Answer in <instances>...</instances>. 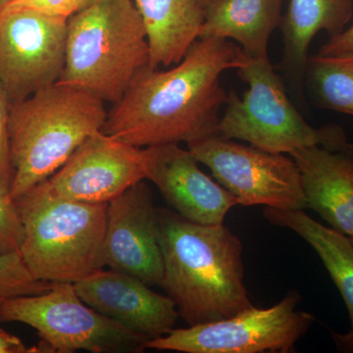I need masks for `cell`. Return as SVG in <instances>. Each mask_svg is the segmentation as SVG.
Segmentation results:
<instances>
[{"instance_id":"cell-22","label":"cell","mask_w":353,"mask_h":353,"mask_svg":"<svg viewBox=\"0 0 353 353\" xmlns=\"http://www.w3.org/2000/svg\"><path fill=\"white\" fill-rule=\"evenodd\" d=\"M24 230L10 194L0 185V252H19Z\"/></svg>"},{"instance_id":"cell-17","label":"cell","mask_w":353,"mask_h":353,"mask_svg":"<svg viewBox=\"0 0 353 353\" xmlns=\"http://www.w3.org/2000/svg\"><path fill=\"white\" fill-rule=\"evenodd\" d=\"M264 216L276 226L288 228L299 234L315 250L340 290L350 318L347 334H334L336 347L353 353V245L345 234L324 226L303 210L266 208Z\"/></svg>"},{"instance_id":"cell-23","label":"cell","mask_w":353,"mask_h":353,"mask_svg":"<svg viewBox=\"0 0 353 353\" xmlns=\"http://www.w3.org/2000/svg\"><path fill=\"white\" fill-rule=\"evenodd\" d=\"M9 109L10 103L0 83V185L10 194L14 171L9 143Z\"/></svg>"},{"instance_id":"cell-14","label":"cell","mask_w":353,"mask_h":353,"mask_svg":"<svg viewBox=\"0 0 353 353\" xmlns=\"http://www.w3.org/2000/svg\"><path fill=\"white\" fill-rule=\"evenodd\" d=\"M148 180L179 215L202 225L224 224L238 199L199 168L189 150L179 143L145 148Z\"/></svg>"},{"instance_id":"cell-3","label":"cell","mask_w":353,"mask_h":353,"mask_svg":"<svg viewBox=\"0 0 353 353\" xmlns=\"http://www.w3.org/2000/svg\"><path fill=\"white\" fill-rule=\"evenodd\" d=\"M105 102L76 85L57 83L9 109L13 201L50 178L83 141L101 131Z\"/></svg>"},{"instance_id":"cell-15","label":"cell","mask_w":353,"mask_h":353,"mask_svg":"<svg viewBox=\"0 0 353 353\" xmlns=\"http://www.w3.org/2000/svg\"><path fill=\"white\" fill-rule=\"evenodd\" d=\"M301 173L307 202L330 227L353 236V146L331 150L319 145L290 153Z\"/></svg>"},{"instance_id":"cell-11","label":"cell","mask_w":353,"mask_h":353,"mask_svg":"<svg viewBox=\"0 0 353 353\" xmlns=\"http://www.w3.org/2000/svg\"><path fill=\"white\" fill-rule=\"evenodd\" d=\"M145 148L101 131L88 137L41 185L53 196L85 203H109L132 185L148 180Z\"/></svg>"},{"instance_id":"cell-28","label":"cell","mask_w":353,"mask_h":353,"mask_svg":"<svg viewBox=\"0 0 353 353\" xmlns=\"http://www.w3.org/2000/svg\"><path fill=\"white\" fill-rule=\"evenodd\" d=\"M92 1V0H82V8L83 7H85L87 6V4L90 3V2ZM81 8V9H82Z\"/></svg>"},{"instance_id":"cell-8","label":"cell","mask_w":353,"mask_h":353,"mask_svg":"<svg viewBox=\"0 0 353 353\" xmlns=\"http://www.w3.org/2000/svg\"><path fill=\"white\" fill-rule=\"evenodd\" d=\"M301 296L292 290L268 308L252 307L238 314L205 324L174 329L148 341L145 350L185 353H262L294 352L315 317L297 311Z\"/></svg>"},{"instance_id":"cell-27","label":"cell","mask_w":353,"mask_h":353,"mask_svg":"<svg viewBox=\"0 0 353 353\" xmlns=\"http://www.w3.org/2000/svg\"><path fill=\"white\" fill-rule=\"evenodd\" d=\"M14 1H15V0H0V10L6 8L7 6H9V4L12 3Z\"/></svg>"},{"instance_id":"cell-19","label":"cell","mask_w":353,"mask_h":353,"mask_svg":"<svg viewBox=\"0 0 353 353\" xmlns=\"http://www.w3.org/2000/svg\"><path fill=\"white\" fill-rule=\"evenodd\" d=\"M353 15V0H290L281 20L283 63L297 83L303 81L312 39L321 31L334 37L345 31Z\"/></svg>"},{"instance_id":"cell-26","label":"cell","mask_w":353,"mask_h":353,"mask_svg":"<svg viewBox=\"0 0 353 353\" xmlns=\"http://www.w3.org/2000/svg\"><path fill=\"white\" fill-rule=\"evenodd\" d=\"M39 352L38 347H28L18 336L0 329V353Z\"/></svg>"},{"instance_id":"cell-25","label":"cell","mask_w":353,"mask_h":353,"mask_svg":"<svg viewBox=\"0 0 353 353\" xmlns=\"http://www.w3.org/2000/svg\"><path fill=\"white\" fill-rule=\"evenodd\" d=\"M348 52H353V25L340 34L331 37L326 43L323 44L318 54L334 55Z\"/></svg>"},{"instance_id":"cell-5","label":"cell","mask_w":353,"mask_h":353,"mask_svg":"<svg viewBox=\"0 0 353 353\" xmlns=\"http://www.w3.org/2000/svg\"><path fill=\"white\" fill-rule=\"evenodd\" d=\"M14 202L24 230L19 252L34 278L75 284L105 267L108 203L61 199L41 183Z\"/></svg>"},{"instance_id":"cell-20","label":"cell","mask_w":353,"mask_h":353,"mask_svg":"<svg viewBox=\"0 0 353 353\" xmlns=\"http://www.w3.org/2000/svg\"><path fill=\"white\" fill-rule=\"evenodd\" d=\"M306 73L319 108L353 117V52L309 57Z\"/></svg>"},{"instance_id":"cell-9","label":"cell","mask_w":353,"mask_h":353,"mask_svg":"<svg viewBox=\"0 0 353 353\" xmlns=\"http://www.w3.org/2000/svg\"><path fill=\"white\" fill-rule=\"evenodd\" d=\"M188 146L239 204L283 210L307 208L301 173L292 157L241 145L218 134Z\"/></svg>"},{"instance_id":"cell-6","label":"cell","mask_w":353,"mask_h":353,"mask_svg":"<svg viewBox=\"0 0 353 353\" xmlns=\"http://www.w3.org/2000/svg\"><path fill=\"white\" fill-rule=\"evenodd\" d=\"M238 75L248 85L243 97L228 94L220 116L218 136L238 139L271 153L290 154L299 148L319 145L331 150L352 148L339 125L314 128L290 102L268 57L246 55Z\"/></svg>"},{"instance_id":"cell-18","label":"cell","mask_w":353,"mask_h":353,"mask_svg":"<svg viewBox=\"0 0 353 353\" xmlns=\"http://www.w3.org/2000/svg\"><path fill=\"white\" fill-rule=\"evenodd\" d=\"M145 24L152 68L173 66L199 39L204 19L199 0H132Z\"/></svg>"},{"instance_id":"cell-21","label":"cell","mask_w":353,"mask_h":353,"mask_svg":"<svg viewBox=\"0 0 353 353\" xmlns=\"http://www.w3.org/2000/svg\"><path fill=\"white\" fill-rule=\"evenodd\" d=\"M52 285L34 278L19 252H0V308L9 299L41 294Z\"/></svg>"},{"instance_id":"cell-7","label":"cell","mask_w":353,"mask_h":353,"mask_svg":"<svg viewBox=\"0 0 353 353\" xmlns=\"http://www.w3.org/2000/svg\"><path fill=\"white\" fill-rule=\"evenodd\" d=\"M0 322L32 327L41 338L39 352L136 353L145 339L83 303L74 284L54 283L46 292L9 299Z\"/></svg>"},{"instance_id":"cell-2","label":"cell","mask_w":353,"mask_h":353,"mask_svg":"<svg viewBox=\"0 0 353 353\" xmlns=\"http://www.w3.org/2000/svg\"><path fill=\"white\" fill-rule=\"evenodd\" d=\"M157 222L161 288L189 326L254 307L243 282V245L229 228L197 224L163 208H157Z\"/></svg>"},{"instance_id":"cell-29","label":"cell","mask_w":353,"mask_h":353,"mask_svg":"<svg viewBox=\"0 0 353 353\" xmlns=\"http://www.w3.org/2000/svg\"><path fill=\"white\" fill-rule=\"evenodd\" d=\"M350 241H352V245H353V236H352V238H350Z\"/></svg>"},{"instance_id":"cell-30","label":"cell","mask_w":353,"mask_h":353,"mask_svg":"<svg viewBox=\"0 0 353 353\" xmlns=\"http://www.w3.org/2000/svg\"><path fill=\"white\" fill-rule=\"evenodd\" d=\"M199 1H201V3H203L204 1H205V0H199Z\"/></svg>"},{"instance_id":"cell-4","label":"cell","mask_w":353,"mask_h":353,"mask_svg":"<svg viewBox=\"0 0 353 353\" xmlns=\"http://www.w3.org/2000/svg\"><path fill=\"white\" fill-rule=\"evenodd\" d=\"M150 60L148 34L134 1L92 0L68 19L66 61L58 83L113 104Z\"/></svg>"},{"instance_id":"cell-13","label":"cell","mask_w":353,"mask_h":353,"mask_svg":"<svg viewBox=\"0 0 353 353\" xmlns=\"http://www.w3.org/2000/svg\"><path fill=\"white\" fill-rule=\"evenodd\" d=\"M74 285L83 303L146 341L171 333L180 317L170 297L122 272L99 269Z\"/></svg>"},{"instance_id":"cell-24","label":"cell","mask_w":353,"mask_h":353,"mask_svg":"<svg viewBox=\"0 0 353 353\" xmlns=\"http://www.w3.org/2000/svg\"><path fill=\"white\" fill-rule=\"evenodd\" d=\"M9 6L69 19L82 8V0H15Z\"/></svg>"},{"instance_id":"cell-10","label":"cell","mask_w":353,"mask_h":353,"mask_svg":"<svg viewBox=\"0 0 353 353\" xmlns=\"http://www.w3.org/2000/svg\"><path fill=\"white\" fill-rule=\"evenodd\" d=\"M68 18L6 6L0 10V83L9 103L59 82Z\"/></svg>"},{"instance_id":"cell-16","label":"cell","mask_w":353,"mask_h":353,"mask_svg":"<svg viewBox=\"0 0 353 353\" xmlns=\"http://www.w3.org/2000/svg\"><path fill=\"white\" fill-rule=\"evenodd\" d=\"M284 0H205L199 39L234 41L250 57H268Z\"/></svg>"},{"instance_id":"cell-12","label":"cell","mask_w":353,"mask_h":353,"mask_svg":"<svg viewBox=\"0 0 353 353\" xmlns=\"http://www.w3.org/2000/svg\"><path fill=\"white\" fill-rule=\"evenodd\" d=\"M104 264L145 284L161 288L163 259L158 234L157 208L145 181L109 202Z\"/></svg>"},{"instance_id":"cell-1","label":"cell","mask_w":353,"mask_h":353,"mask_svg":"<svg viewBox=\"0 0 353 353\" xmlns=\"http://www.w3.org/2000/svg\"><path fill=\"white\" fill-rule=\"evenodd\" d=\"M245 58L227 39H197L170 69L141 70L112 104L101 132L141 148L217 136L228 99L221 77L240 68Z\"/></svg>"}]
</instances>
